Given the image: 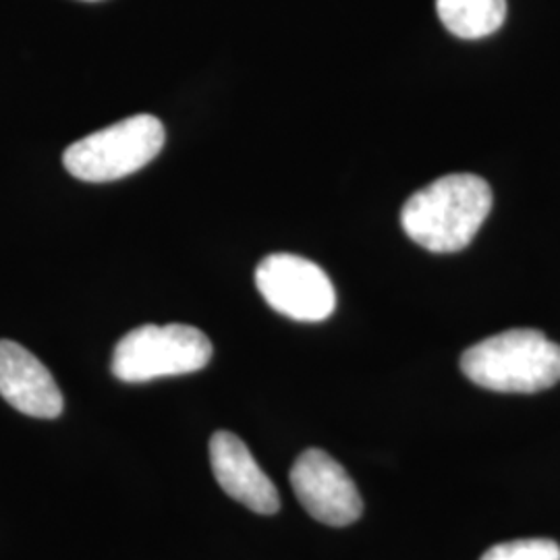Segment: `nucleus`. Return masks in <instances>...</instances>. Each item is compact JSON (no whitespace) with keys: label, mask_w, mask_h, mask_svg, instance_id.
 Wrapping results in <instances>:
<instances>
[{"label":"nucleus","mask_w":560,"mask_h":560,"mask_svg":"<svg viewBox=\"0 0 560 560\" xmlns=\"http://www.w3.org/2000/svg\"><path fill=\"white\" fill-rule=\"evenodd\" d=\"M490 210V185L478 175L455 173L430 183L405 201L400 224L423 249L453 254L474 241Z\"/></svg>","instance_id":"obj_1"},{"label":"nucleus","mask_w":560,"mask_h":560,"mask_svg":"<svg viewBox=\"0 0 560 560\" xmlns=\"http://www.w3.org/2000/svg\"><path fill=\"white\" fill-rule=\"evenodd\" d=\"M463 374L481 388L532 395L560 382V345L540 330L513 328L460 355Z\"/></svg>","instance_id":"obj_2"},{"label":"nucleus","mask_w":560,"mask_h":560,"mask_svg":"<svg viewBox=\"0 0 560 560\" xmlns=\"http://www.w3.org/2000/svg\"><path fill=\"white\" fill-rule=\"evenodd\" d=\"M212 360V342L196 326L145 324L117 342L113 374L140 384L200 372Z\"/></svg>","instance_id":"obj_3"},{"label":"nucleus","mask_w":560,"mask_h":560,"mask_svg":"<svg viewBox=\"0 0 560 560\" xmlns=\"http://www.w3.org/2000/svg\"><path fill=\"white\" fill-rule=\"evenodd\" d=\"M164 125L152 115H136L101 129L65 150V168L88 183L117 180L143 168L161 154Z\"/></svg>","instance_id":"obj_4"},{"label":"nucleus","mask_w":560,"mask_h":560,"mask_svg":"<svg viewBox=\"0 0 560 560\" xmlns=\"http://www.w3.org/2000/svg\"><path fill=\"white\" fill-rule=\"evenodd\" d=\"M256 284L266 303L291 320H326L337 307L328 275L318 264L293 254L266 256L256 268Z\"/></svg>","instance_id":"obj_5"},{"label":"nucleus","mask_w":560,"mask_h":560,"mask_svg":"<svg viewBox=\"0 0 560 560\" xmlns=\"http://www.w3.org/2000/svg\"><path fill=\"white\" fill-rule=\"evenodd\" d=\"M291 486L301 506L320 523L345 527L363 513L360 490L339 460L320 448L301 453L291 469Z\"/></svg>","instance_id":"obj_6"},{"label":"nucleus","mask_w":560,"mask_h":560,"mask_svg":"<svg viewBox=\"0 0 560 560\" xmlns=\"http://www.w3.org/2000/svg\"><path fill=\"white\" fill-rule=\"evenodd\" d=\"M0 397L30 418L55 420L62 413L50 370L15 340H0Z\"/></svg>","instance_id":"obj_7"},{"label":"nucleus","mask_w":560,"mask_h":560,"mask_svg":"<svg viewBox=\"0 0 560 560\" xmlns=\"http://www.w3.org/2000/svg\"><path fill=\"white\" fill-rule=\"evenodd\" d=\"M210 465L222 490L260 515H275L280 509L279 490L261 471L247 444L231 432H217L210 441Z\"/></svg>","instance_id":"obj_8"},{"label":"nucleus","mask_w":560,"mask_h":560,"mask_svg":"<svg viewBox=\"0 0 560 560\" xmlns=\"http://www.w3.org/2000/svg\"><path fill=\"white\" fill-rule=\"evenodd\" d=\"M442 25L463 40H480L499 32L506 0H436Z\"/></svg>","instance_id":"obj_9"},{"label":"nucleus","mask_w":560,"mask_h":560,"mask_svg":"<svg viewBox=\"0 0 560 560\" xmlns=\"http://www.w3.org/2000/svg\"><path fill=\"white\" fill-rule=\"evenodd\" d=\"M480 560H560V546L541 538L502 541L492 546Z\"/></svg>","instance_id":"obj_10"},{"label":"nucleus","mask_w":560,"mask_h":560,"mask_svg":"<svg viewBox=\"0 0 560 560\" xmlns=\"http://www.w3.org/2000/svg\"><path fill=\"white\" fill-rule=\"evenodd\" d=\"M92 2H96V0H92Z\"/></svg>","instance_id":"obj_11"}]
</instances>
